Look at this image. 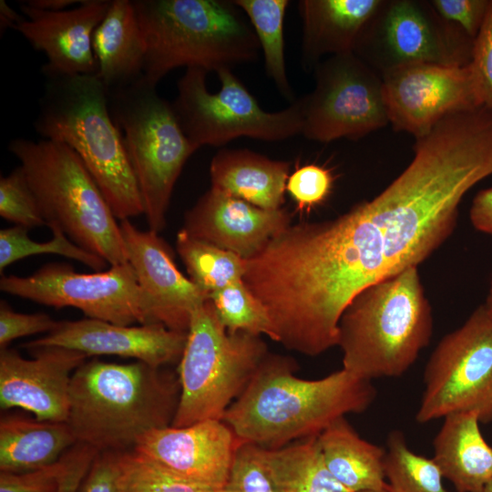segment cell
<instances>
[{"mask_svg":"<svg viewBox=\"0 0 492 492\" xmlns=\"http://www.w3.org/2000/svg\"><path fill=\"white\" fill-rule=\"evenodd\" d=\"M83 0H27L25 3L36 9L57 12L68 9L69 6L78 5Z\"/></svg>","mask_w":492,"mask_h":492,"instance_id":"obj_45","label":"cell"},{"mask_svg":"<svg viewBox=\"0 0 492 492\" xmlns=\"http://www.w3.org/2000/svg\"><path fill=\"white\" fill-rule=\"evenodd\" d=\"M268 354L261 336L229 333L212 301H206L191 316L179 362L180 394L170 426L222 420Z\"/></svg>","mask_w":492,"mask_h":492,"instance_id":"obj_8","label":"cell"},{"mask_svg":"<svg viewBox=\"0 0 492 492\" xmlns=\"http://www.w3.org/2000/svg\"><path fill=\"white\" fill-rule=\"evenodd\" d=\"M430 3L440 16L475 40L489 0H430Z\"/></svg>","mask_w":492,"mask_h":492,"instance_id":"obj_41","label":"cell"},{"mask_svg":"<svg viewBox=\"0 0 492 492\" xmlns=\"http://www.w3.org/2000/svg\"><path fill=\"white\" fill-rule=\"evenodd\" d=\"M415 419L425 424L455 413L492 422V316L480 304L432 352Z\"/></svg>","mask_w":492,"mask_h":492,"instance_id":"obj_11","label":"cell"},{"mask_svg":"<svg viewBox=\"0 0 492 492\" xmlns=\"http://www.w3.org/2000/svg\"><path fill=\"white\" fill-rule=\"evenodd\" d=\"M188 332L170 330L160 323L119 325L86 318L62 321L46 335L23 344L26 349L58 346L87 356L118 355L134 358L155 368L179 362Z\"/></svg>","mask_w":492,"mask_h":492,"instance_id":"obj_19","label":"cell"},{"mask_svg":"<svg viewBox=\"0 0 492 492\" xmlns=\"http://www.w3.org/2000/svg\"><path fill=\"white\" fill-rule=\"evenodd\" d=\"M479 424L475 413L448 415L434 439L432 458L456 492H483L492 479V447Z\"/></svg>","mask_w":492,"mask_h":492,"instance_id":"obj_23","label":"cell"},{"mask_svg":"<svg viewBox=\"0 0 492 492\" xmlns=\"http://www.w3.org/2000/svg\"><path fill=\"white\" fill-rule=\"evenodd\" d=\"M469 219L477 231L492 236V187L477 193L470 206Z\"/></svg>","mask_w":492,"mask_h":492,"instance_id":"obj_44","label":"cell"},{"mask_svg":"<svg viewBox=\"0 0 492 492\" xmlns=\"http://www.w3.org/2000/svg\"><path fill=\"white\" fill-rule=\"evenodd\" d=\"M207 74L202 68H186L171 103L181 130L197 149L223 146L241 137L274 142L302 134L298 99L282 110L267 112L231 69L217 73L220 82L217 93L208 90Z\"/></svg>","mask_w":492,"mask_h":492,"instance_id":"obj_10","label":"cell"},{"mask_svg":"<svg viewBox=\"0 0 492 492\" xmlns=\"http://www.w3.org/2000/svg\"><path fill=\"white\" fill-rule=\"evenodd\" d=\"M253 28L263 54L267 76L281 95L291 103L294 98L286 73L283 23L288 0H232Z\"/></svg>","mask_w":492,"mask_h":492,"instance_id":"obj_29","label":"cell"},{"mask_svg":"<svg viewBox=\"0 0 492 492\" xmlns=\"http://www.w3.org/2000/svg\"><path fill=\"white\" fill-rule=\"evenodd\" d=\"M52 232L48 241L37 242L28 235V229L13 226L0 231V272L26 257L37 254H56L77 261L95 272H101L108 264L73 242L58 227L47 226Z\"/></svg>","mask_w":492,"mask_h":492,"instance_id":"obj_33","label":"cell"},{"mask_svg":"<svg viewBox=\"0 0 492 492\" xmlns=\"http://www.w3.org/2000/svg\"><path fill=\"white\" fill-rule=\"evenodd\" d=\"M0 215L28 230L46 224L20 165L0 178Z\"/></svg>","mask_w":492,"mask_h":492,"instance_id":"obj_35","label":"cell"},{"mask_svg":"<svg viewBox=\"0 0 492 492\" xmlns=\"http://www.w3.org/2000/svg\"><path fill=\"white\" fill-rule=\"evenodd\" d=\"M59 322L46 313H20L12 310L5 302L0 305V348L16 338L41 333H50Z\"/></svg>","mask_w":492,"mask_h":492,"instance_id":"obj_40","label":"cell"},{"mask_svg":"<svg viewBox=\"0 0 492 492\" xmlns=\"http://www.w3.org/2000/svg\"><path fill=\"white\" fill-rule=\"evenodd\" d=\"M77 492H122L116 452H98Z\"/></svg>","mask_w":492,"mask_h":492,"instance_id":"obj_42","label":"cell"},{"mask_svg":"<svg viewBox=\"0 0 492 492\" xmlns=\"http://www.w3.org/2000/svg\"><path fill=\"white\" fill-rule=\"evenodd\" d=\"M384 472L388 492H451L433 458L414 452L400 431L387 437Z\"/></svg>","mask_w":492,"mask_h":492,"instance_id":"obj_31","label":"cell"},{"mask_svg":"<svg viewBox=\"0 0 492 492\" xmlns=\"http://www.w3.org/2000/svg\"><path fill=\"white\" fill-rule=\"evenodd\" d=\"M119 226L128 261L145 298L148 323L187 333L194 311L210 294L179 271L172 249L158 232L141 231L129 220H120Z\"/></svg>","mask_w":492,"mask_h":492,"instance_id":"obj_16","label":"cell"},{"mask_svg":"<svg viewBox=\"0 0 492 492\" xmlns=\"http://www.w3.org/2000/svg\"><path fill=\"white\" fill-rule=\"evenodd\" d=\"M92 43L97 76L108 89L143 77L146 45L132 0H111Z\"/></svg>","mask_w":492,"mask_h":492,"instance_id":"obj_25","label":"cell"},{"mask_svg":"<svg viewBox=\"0 0 492 492\" xmlns=\"http://www.w3.org/2000/svg\"><path fill=\"white\" fill-rule=\"evenodd\" d=\"M179 394V378L163 368L85 362L71 378L67 423L77 443L128 451L149 432L171 425Z\"/></svg>","mask_w":492,"mask_h":492,"instance_id":"obj_3","label":"cell"},{"mask_svg":"<svg viewBox=\"0 0 492 492\" xmlns=\"http://www.w3.org/2000/svg\"><path fill=\"white\" fill-rule=\"evenodd\" d=\"M433 314L418 267L360 291L338 324L343 368L372 381L398 377L430 343Z\"/></svg>","mask_w":492,"mask_h":492,"instance_id":"obj_5","label":"cell"},{"mask_svg":"<svg viewBox=\"0 0 492 492\" xmlns=\"http://www.w3.org/2000/svg\"><path fill=\"white\" fill-rule=\"evenodd\" d=\"M262 449L274 492H350L327 469L317 436Z\"/></svg>","mask_w":492,"mask_h":492,"instance_id":"obj_28","label":"cell"},{"mask_svg":"<svg viewBox=\"0 0 492 492\" xmlns=\"http://www.w3.org/2000/svg\"><path fill=\"white\" fill-rule=\"evenodd\" d=\"M332 172L319 165L307 164L296 169L288 178L286 190L300 211H310L323 202L332 191Z\"/></svg>","mask_w":492,"mask_h":492,"instance_id":"obj_37","label":"cell"},{"mask_svg":"<svg viewBox=\"0 0 492 492\" xmlns=\"http://www.w3.org/2000/svg\"><path fill=\"white\" fill-rule=\"evenodd\" d=\"M291 220L292 216L282 208L263 210L210 187L186 211L181 230L191 238L247 261L290 226Z\"/></svg>","mask_w":492,"mask_h":492,"instance_id":"obj_21","label":"cell"},{"mask_svg":"<svg viewBox=\"0 0 492 492\" xmlns=\"http://www.w3.org/2000/svg\"><path fill=\"white\" fill-rule=\"evenodd\" d=\"M290 162L246 149L219 150L211 159V187L258 208L275 210L284 202Z\"/></svg>","mask_w":492,"mask_h":492,"instance_id":"obj_24","label":"cell"},{"mask_svg":"<svg viewBox=\"0 0 492 492\" xmlns=\"http://www.w3.org/2000/svg\"><path fill=\"white\" fill-rule=\"evenodd\" d=\"M176 248L190 279L209 294L243 278L245 260L231 251L191 238L183 230L177 234Z\"/></svg>","mask_w":492,"mask_h":492,"instance_id":"obj_30","label":"cell"},{"mask_svg":"<svg viewBox=\"0 0 492 492\" xmlns=\"http://www.w3.org/2000/svg\"><path fill=\"white\" fill-rule=\"evenodd\" d=\"M468 67L478 105L492 109V0L474 40Z\"/></svg>","mask_w":492,"mask_h":492,"instance_id":"obj_38","label":"cell"},{"mask_svg":"<svg viewBox=\"0 0 492 492\" xmlns=\"http://www.w3.org/2000/svg\"><path fill=\"white\" fill-rule=\"evenodd\" d=\"M77 443L67 422L4 416L0 420V472L23 473L47 466Z\"/></svg>","mask_w":492,"mask_h":492,"instance_id":"obj_27","label":"cell"},{"mask_svg":"<svg viewBox=\"0 0 492 492\" xmlns=\"http://www.w3.org/2000/svg\"><path fill=\"white\" fill-rule=\"evenodd\" d=\"M381 77L389 123L415 138L451 113L480 107L468 65L411 64Z\"/></svg>","mask_w":492,"mask_h":492,"instance_id":"obj_15","label":"cell"},{"mask_svg":"<svg viewBox=\"0 0 492 492\" xmlns=\"http://www.w3.org/2000/svg\"><path fill=\"white\" fill-rule=\"evenodd\" d=\"M8 150L19 160L46 226L110 266L128 263L119 223L80 158L56 141L15 138Z\"/></svg>","mask_w":492,"mask_h":492,"instance_id":"obj_7","label":"cell"},{"mask_svg":"<svg viewBox=\"0 0 492 492\" xmlns=\"http://www.w3.org/2000/svg\"><path fill=\"white\" fill-rule=\"evenodd\" d=\"M313 71L314 88L298 98L306 138L357 139L389 124L382 77L354 52L330 56Z\"/></svg>","mask_w":492,"mask_h":492,"instance_id":"obj_13","label":"cell"},{"mask_svg":"<svg viewBox=\"0 0 492 492\" xmlns=\"http://www.w3.org/2000/svg\"><path fill=\"white\" fill-rule=\"evenodd\" d=\"M492 175V122L449 114L416 138L408 166L383 191L333 220L310 222L307 264L338 308L365 287L418 267L451 236L463 197Z\"/></svg>","mask_w":492,"mask_h":492,"instance_id":"obj_1","label":"cell"},{"mask_svg":"<svg viewBox=\"0 0 492 492\" xmlns=\"http://www.w3.org/2000/svg\"><path fill=\"white\" fill-rule=\"evenodd\" d=\"M483 492H492V479L485 487Z\"/></svg>","mask_w":492,"mask_h":492,"instance_id":"obj_48","label":"cell"},{"mask_svg":"<svg viewBox=\"0 0 492 492\" xmlns=\"http://www.w3.org/2000/svg\"><path fill=\"white\" fill-rule=\"evenodd\" d=\"M34 122L44 138L68 146L120 220L144 214L136 178L97 74L46 77Z\"/></svg>","mask_w":492,"mask_h":492,"instance_id":"obj_4","label":"cell"},{"mask_svg":"<svg viewBox=\"0 0 492 492\" xmlns=\"http://www.w3.org/2000/svg\"><path fill=\"white\" fill-rule=\"evenodd\" d=\"M295 369L288 357L263 360L222 417L241 440L275 449L318 436L337 419L365 411L376 396L371 381L343 368L315 380L297 377Z\"/></svg>","mask_w":492,"mask_h":492,"instance_id":"obj_2","label":"cell"},{"mask_svg":"<svg viewBox=\"0 0 492 492\" xmlns=\"http://www.w3.org/2000/svg\"><path fill=\"white\" fill-rule=\"evenodd\" d=\"M242 443L222 420H207L152 430L133 449L180 477L224 488Z\"/></svg>","mask_w":492,"mask_h":492,"instance_id":"obj_18","label":"cell"},{"mask_svg":"<svg viewBox=\"0 0 492 492\" xmlns=\"http://www.w3.org/2000/svg\"><path fill=\"white\" fill-rule=\"evenodd\" d=\"M0 290L46 306L74 307L90 319L119 325L148 323L145 298L128 262L94 273L47 263L28 276L2 275Z\"/></svg>","mask_w":492,"mask_h":492,"instance_id":"obj_14","label":"cell"},{"mask_svg":"<svg viewBox=\"0 0 492 492\" xmlns=\"http://www.w3.org/2000/svg\"><path fill=\"white\" fill-rule=\"evenodd\" d=\"M331 475L350 492H388L385 449L359 436L345 417L317 436Z\"/></svg>","mask_w":492,"mask_h":492,"instance_id":"obj_26","label":"cell"},{"mask_svg":"<svg viewBox=\"0 0 492 492\" xmlns=\"http://www.w3.org/2000/svg\"><path fill=\"white\" fill-rule=\"evenodd\" d=\"M97 453L94 448L82 443H77L67 452V465L59 492H77Z\"/></svg>","mask_w":492,"mask_h":492,"instance_id":"obj_43","label":"cell"},{"mask_svg":"<svg viewBox=\"0 0 492 492\" xmlns=\"http://www.w3.org/2000/svg\"><path fill=\"white\" fill-rule=\"evenodd\" d=\"M132 2L146 45L143 77L156 86L179 67L218 73L259 56L253 28L233 1Z\"/></svg>","mask_w":492,"mask_h":492,"instance_id":"obj_6","label":"cell"},{"mask_svg":"<svg viewBox=\"0 0 492 492\" xmlns=\"http://www.w3.org/2000/svg\"><path fill=\"white\" fill-rule=\"evenodd\" d=\"M25 18L13 9L5 0L0 1V32L3 34L6 29L13 28Z\"/></svg>","mask_w":492,"mask_h":492,"instance_id":"obj_46","label":"cell"},{"mask_svg":"<svg viewBox=\"0 0 492 492\" xmlns=\"http://www.w3.org/2000/svg\"><path fill=\"white\" fill-rule=\"evenodd\" d=\"M474 40L424 0H383L354 53L380 76L411 64L464 67Z\"/></svg>","mask_w":492,"mask_h":492,"instance_id":"obj_12","label":"cell"},{"mask_svg":"<svg viewBox=\"0 0 492 492\" xmlns=\"http://www.w3.org/2000/svg\"><path fill=\"white\" fill-rule=\"evenodd\" d=\"M224 488L225 492H274L262 447L246 442L241 444Z\"/></svg>","mask_w":492,"mask_h":492,"instance_id":"obj_36","label":"cell"},{"mask_svg":"<svg viewBox=\"0 0 492 492\" xmlns=\"http://www.w3.org/2000/svg\"><path fill=\"white\" fill-rule=\"evenodd\" d=\"M110 3L83 0L76 7L50 12L23 2L20 10L25 18L15 29L46 55L47 62L42 67L46 77L97 74L93 34Z\"/></svg>","mask_w":492,"mask_h":492,"instance_id":"obj_20","label":"cell"},{"mask_svg":"<svg viewBox=\"0 0 492 492\" xmlns=\"http://www.w3.org/2000/svg\"><path fill=\"white\" fill-rule=\"evenodd\" d=\"M67 453L56 463L23 473L0 472V492H59Z\"/></svg>","mask_w":492,"mask_h":492,"instance_id":"obj_39","label":"cell"},{"mask_svg":"<svg viewBox=\"0 0 492 492\" xmlns=\"http://www.w3.org/2000/svg\"><path fill=\"white\" fill-rule=\"evenodd\" d=\"M26 359L15 349L0 350V406L19 407L38 420L67 422L74 372L86 354L58 346L29 349Z\"/></svg>","mask_w":492,"mask_h":492,"instance_id":"obj_17","label":"cell"},{"mask_svg":"<svg viewBox=\"0 0 492 492\" xmlns=\"http://www.w3.org/2000/svg\"><path fill=\"white\" fill-rule=\"evenodd\" d=\"M483 304L485 305V307L487 310V312L489 313V314L492 316V278H491L490 282H489L486 301H485V302Z\"/></svg>","mask_w":492,"mask_h":492,"instance_id":"obj_47","label":"cell"},{"mask_svg":"<svg viewBox=\"0 0 492 492\" xmlns=\"http://www.w3.org/2000/svg\"><path fill=\"white\" fill-rule=\"evenodd\" d=\"M108 101L137 180L149 228L159 233L166 225L175 183L197 149L181 130L171 103L143 77L108 89Z\"/></svg>","mask_w":492,"mask_h":492,"instance_id":"obj_9","label":"cell"},{"mask_svg":"<svg viewBox=\"0 0 492 492\" xmlns=\"http://www.w3.org/2000/svg\"><path fill=\"white\" fill-rule=\"evenodd\" d=\"M218 318L229 333L262 334L278 342V335L262 303L251 292L243 281L228 284L210 294Z\"/></svg>","mask_w":492,"mask_h":492,"instance_id":"obj_32","label":"cell"},{"mask_svg":"<svg viewBox=\"0 0 492 492\" xmlns=\"http://www.w3.org/2000/svg\"><path fill=\"white\" fill-rule=\"evenodd\" d=\"M383 0H300L302 63L313 70L324 55L354 52L357 40Z\"/></svg>","mask_w":492,"mask_h":492,"instance_id":"obj_22","label":"cell"},{"mask_svg":"<svg viewBox=\"0 0 492 492\" xmlns=\"http://www.w3.org/2000/svg\"><path fill=\"white\" fill-rule=\"evenodd\" d=\"M116 454L122 492H225L180 477L134 449Z\"/></svg>","mask_w":492,"mask_h":492,"instance_id":"obj_34","label":"cell"}]
</instances>
